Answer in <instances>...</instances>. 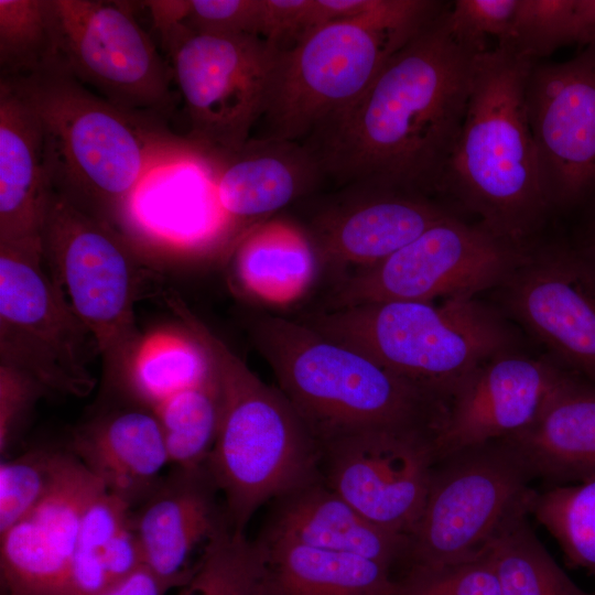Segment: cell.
Returning <instances> with one entry per match:
<instances>
[{
	"label": "cell",
	"mask_w": 595,
	"mask_h": 595,
	"mask_svg": "<svg viewBox=\"0 0 595 595\" xmlns=\"http://www.w3.org/2000/svg\"><path fill=\"white\" fill-rule=\"evenodd\" d=\"M51 195L37 115L17 85L0 77V244L42 240Z\"/></svg>",
	"instance_id": "obj_22"
},
{
	"label": "cell",
	"mask_w": 595,
	"mask_h": 595,
	"mask_svg": "<svg viewBox=\"0 0 595 595\" xmlns=\"http://www.w3.org/2000/svg\"><path fill=\"white\" fill-rule=\"evenodd\" d=\"M322 172L311 150L263 138L220 160L215 186L220 207L235 227L247 228L299 198Z\"/></svg>",
	"instance_id": "obj_24"
},
{
	"label": "cell",
	"mask_w": 595,
	"mask_h": 595,
	"mask_svg": "<svg viewBox=\"0 0 595 595\" xmlns=\"http://www.w3.org/2000/svg\"><path fill=\"white\" fill-rule=\"evenodd\" d=\"M249 333L321 447L369 430L435 434L443 419L446 405L439 399L301 320L260 314Z\"/></svg>",
	"instance_id": "obj_5"
},
{
	"label": "cell",
	"mask_w": 595,
	"mask_h": 595,
	"mask_svg": "<svg viewBox=\"0 0 595 595\" xmlns=\"http://www.w3.org/2000/svg\"><path fill=\"white\" fill-rule=\"evenodd\" d=\"M435 434L369 430L322 445L324 482L370 521L410 536L422 512L433 467Z\"/></svg>",
	"instance_id": "obj_15"
},
{
	"label": "cell",
	"mask_w": 595,
	"mask_h": 595,
	"mask_svg": "<svg viewBox=\"0 0 595 595\" xmlns=\"http://www.w3.org/2000/svg\"><path fill=\"white\" fill-rule=\"evenodd\" d=\"M48 2L56 66L123 110L161 117L172 110V69L127 4Z\"/></svg>",
	"instance_id": "obj_12"
},
{
	"label": "cell",
	"mask_w": 595,
	"mask_h": 595,
	"mask_svg": "<svg viewBox=\"0 0 595 595\" xmlns=\"http://www.w3.org/2000/svg\"><path fill=\"white\" fill-rule=\"evenodd\" d=\"M47 389L23 370L1 361L0 367V453L7 454L20 426Z\"/></svg>",
	"instance_id": "obj_39"
},
{
	"label": "cell",
	"mask_w": 595,
	"mask_h": 595,
	"mask_svg": "<svg viewBox=\"0 0 595 595\" xmlns=\"http://www.w3.org/2000/svg\"><path fill=\"white\" fill-rule=\"evenodd\" d=\"M519 454L496 440L436 461L420 518L409 536L408 567H437L485 552L537 490Z\"/></svg>",
	"instance_id": "obj_9"
},
{
	"label": "cell",
	"mask_w": 595,
	"mask_h": 595,
	"mask_svg": "<svg viewBox=\"0 0 595 595\" xmlns=\"http://www.w3.org/2000/svg\"><path fill=\"white\" fill-rule=\"evenodd\" d=\"M572 376L552 360L509 349L489 358L448 401L434 436L436 461L522 431Z\"/></svg>",
	"instance_id": "obj_17"
},
{
	"label": "cell",
	"mask_w": 595,
	"mask_h": 595,
	"mask_svg": "<svg viewBox=\"0 0 595 595\" xmlns=\"http://www.w3.org/2000/svg\"><path fill=\"white\" fill-rule=\"evenodd\" d=\"M169 591L164 583L142 566L122 581L94 595H165Z\"/></svg>",
	"instance_id": "obj_41"
},
{
	"label": "cell",
	"mask_w": 595,
	"mask_h": 595,
	"mask_svg": "<svg viewBox=\"0 0 595 595\" xmlns=\"http://www.w3.org/2000/svg\"><path fill=\"white\" fill-rule=\"evenodd\" d=\"M43 256L69 304L94 335L109 388L123 391L141 340L134 321L140 269L125 237L52 192Z\"/></svg>",
	"instance_id": "obj_8"
},
{
	"label": "cell",
	"mask_w": 595,
	"mask_h": 595,
	"mask_svg": "<svg viewBox=\"0 0 595 595\" xmlns=\"http://www.w3.org/2000/svg\"><path fill=\"white\" fill-rule=\"evenodd\" d=\"M527 109L551 207L595 202V43L573 58L533 64Z\"/></svg>",
	"instance_id": "obj_14"
},
{
	"label": "cell",
	"mask_w": 595,
	"mask_h": 595,
	"mask_svg": "<svg viewBox=\"0 0 595 595\" xmlns=\"http://www.w3.org/2000/svg\"><path fill=\"white\" fill-rule=\"evenodd\" d=\"M530 515L556 540L569 566L595 576V477L536 491Z\"/></svg>",
	"instance_id": "obj_33"
},
{
	"label": "cell",
	"mask_w": 595,
	"mask_h": 595,
	"mask_svg": "<svg viewBox=\"0 0 595 595\" xmlns=\"http://www.w3.org/2000/svg\"><path fill=\"white\" fill-rule=\"evenodd\" d=\"M263 0H190L185 26L195 34L261 36Z\"/></svg>",
	"instance_id": "obj_38"
},
{
	"label": "cell",
	"mask_w": 595,
	"mask_h": 595,
	"mask_svg": "<svg viewBox=\"0 0 595 595\" xmlns=\"http://www.w3.org/2000/svg\"><path fill=\"white\" fill-rule=\"evenodd\" d=\"M519 0H457L445 13L451 33L477 53L487 50V40L502 46L510 32Z\"/></svg>",
	"instance_id": "obj_37"
},
{
	"label": "cell",
	"mask_w": 595,
	"mask_h": 595,
	"mask_svg": "<svg viewBox=\"0 0 595 595\" xmlns=\"http://www.w3.org/2000/svg\"><path fill=\"white\" fill-rule=\"evenodd\" d=\"M268 595H394L390 567L343 552L259 538Z\"/></svg>",
	"instance_id": "obj_27"
},
{
	"label": "cell",
	"mask_w": 595,
	"mask_h": 595,
	"mask_svg": "<svg viewBox=\"0 0 595 595\" xmlns=\"http://www.w3.org/2000/svg\"><path fill=\"white\" fill-rule=\"evenodd\" d=\"M513 516L487 548L500 595H595L578 587L536 536L528 516Z\"/></svg>",
	"instance_id": "obj_29"
},
{
	"label": "cell",
	"mask_w": 595,
	"mask_h": 595,
	"mask_svg": "<svg viewBox=\"0 0 595 595\" xmlns=\"http://www.w3.org/2000/svg\"><path fill=\"white\" fill-rule=\"evenodd\" d=\"M501 286L512 316L555 364L595 385V257L581 246L527 249Z\"/></svg>",
	"instance_id": "obj_16"
},
{
	"label": "cell",
	"mask_w": 595,
	"mask_h": 595,
	"mask_svg": "<svg viewBox=\"0 0 595 595\" xmlns=\"http://www.w3.org/2000/svg\"><path fill=\"white\" fill-rule=\"evenodd\" d=\"M206 466L173 469L132 511L143 566L170 589L191 576V559L228 524Z\"/></svg>",
	"instance_id": "obj_19"
},
{
	"label": "cell",
	"mask_w": 595,
	"mask_h": 595,
	"mask_svg": "<svg viewBox=\"0 0 595 595\" xmlns=\"http://www.w3.org/2000/svg\"><path fill=\"white\" fill-rule=\"evenodd\" d=\"M501 440L549 487L595 477V385L572 376L529 426Z\"/></svg>",
	"instance_id": "obj_25"
},
{
	"label": "cell",
	"mask_w": 595,
	"mask_h": 595,
	"mask_svg": "<svg viewBox=\"0 0 595 595\" xmlns=\"http://www.w3.org/2000/svg\"><path fill=\"white\" fill-rule=\"evenodd\" d=\"M299 320L369 356L445 405L486 360L510 349L498 314L475 296L440 304L419 301L366 303L317 310Z\"/></svg>",
	"instance_id": "obj_7"
},
{
	"label": "cell",
	"mask_w": 595,
	"mask_h": 595,
	"mask_svg": "<svg viewBox=\"0 0 595 595\" xmlns=\"http://www.w3.org/2000/svg\"><path fill=\"white\" fill-rule=\"evenodd\" d=\"M394 595H500L498 576L486 550L472 559L437 567H408Z\"/></svg>",
	"instance_id": "obj_36"
},
{
	"label": "cell",
	"mask_w": 595,
	"mask_h": 595,
	"mask_svg": "<svg viewBox=\"0 0 595 595\" xmlns=\"http://www.w3.org/2000/svg\"><path fill=\"white\" fill-rule=\"evenodd\" d=\"M104 489L68 452L47 494L0 534L1 581L7 595H63L84 513Z\"/></svg>",
	"instance_id": "obj_18"
},
{
	"label": "cell",
	"mask_w": 595,
	"mask_h": 595,
	"mask_svg": "<svg viewBox=\"0 0 595 595\" xmlns=\"http://www.w3.org/2000/svg\"><path fill=\"white\" fill-rule=\"evenodd\" d=\"M166 302L217 376L220 419L205 466L224 496L229 527L245 533L262 505L322 478L321 445L280 389L263 382L176 295Z\"/></svg>",
	"instance_id": "obj_4"
},
{
	"label": "cell",
	"mask_w": 595,
	"mask_h": 595,
	"mask_svg": "<svg viewBox=\"0 0 595 595\" xmlns=\"http://www.w3.org/2000/svg\"><path fill=\"white\" fill-rule=\"evenodd\" d=\"M177 595H268L262 549L227 524L205 548Z\"/></svg>",
	"instance_id": "obj_32"
},
{
	"label": "cell",
	"mask_w": 595,
	"mask_h": 595,
	"mask_svg": "<svg viewBox=\"0 0 595 595\" xmlns=\"http://www.w3.org/2000/svg\"><path fill=\"white\" fill-rule=\"evenodd\" d=\"M446 10L314 134L318 147L311 152L322 172L363 188L422 196L441 191L478 54L451 33Z\"/></svg>",
	"instance_id": "obj_1"
},
{
	"label": "cell",
	"mask_w": 595,
	"mask_h": 595,
	"mask_svg": "<svg viewBox=\"0 0 595 595\" xmlns=\"http://www.w3.org/2000/svg\"><path fill=\"white\" fill-rule=\"evenodd\" d=\"M533 64L500 46L476 55L441 188L477 215L480 226L522 249L551 208L527 109Z\"/></svg>",
	"instance_id": "obj_3"
},
{
	"label": "cell",
	"mask_w": 595,
	"mask_h": 595,
	"mask_svg": "<svg viewBox=\"0 0 595 595\" xmlns=\"http://www.w3.org/2000/svg\"><path fill=\"white\" fill-rule=\"evenodd\" d=\"M315 0H263L261 37L286 50L314 29Z\"/></svg>",
	"instance_id": "obj_40"
},
{
	"label": "cell",
	"mask_w": 595,
	"mask_h": 595,
	"mask_svg": "<svg viewBox=\"0 0 595 595\" xmlns=\"http://www.w3.org/2000/svg\"><path fill=\"white\" fill-rule=\"evenodd\" d=\"M594 43L595 0H519L500 47L536 63L560 47Z\"/></svg>",
	"instance_id": "obj_30"
},
{
	"label": "cell",
	"mask_w": 595,
	"mask_h": 595,
	"mask_svg": "<svg viewBox=\"0 0 595 595\" xmlns=\"http://www.w3.org/2000/svg\"><path fill=\"white\" fill-rule=\"evenodd\" d=\"M68 452L131 508L149 496L170 464L159 421L144 408L111 412L82 425Z\"/></svg>",
	"instance_id": "obj_23"
},
{
	"label": "cell",
	"mask_w": 595,
	"mask_h": 595,
	"mask_svg": "<svg viewBox=\"0 0 595 595\" xmlns=\"http://www.w3.org/2000/svg\"><path fill=\"white\" fill-rule=\"evenodd\" d=\"M220 408V387L214 370L205 382L174 394L151 411L161 426L173 467L198 468L206 464L217 435Z\"/></svg>",
	"instance_id": "obj_31"
},
{
	"label": "cell",
	"mask_w": 595,
	"mask_h": 595,
	"mask_svg": "<svg viewBox=\"0 0 595 595\" xmlns=\"http://www.w3.org/2000/svg\"><path fill=\"white\" fill-rule=\"evenodd\" d=\"M278 50L258 35L188 33L169 53L191 126L190 140L226 158L262 118Z\"/></svg>",
	"instance_id": "obj_13"
},
{
	"label": "cell",
	"mask_w": 595,
	"mask_h": 595,
	"mask_svg": "<svg viewBox=\"0 0 595 595\" xmlns=\"http://www.w3.org/2000/svg\"><path fill=\"white\" fill-rule=\"evenodd\" d=\"M444 10L439 1L374 0L364 15L317 26L278 51L262 116L266 138L295 142L315 134Z\"/></svg>",
	"instance_id": "obj_6"
},
{
	"label": "cell",
	"mask_w": 595,
	"mask_h": 595,
	"mask_svg": "<svg viewBox=\"0 0 595 595\" xmlns=\"http://www.w3.org/2000/svg\"><path fill=\"white\" fill-rule=\"evenodd\" d=\"M263 539L359 555L391 566L405 561L409 537L370 521L322 478L278 499Z\"/></svg>",
	"instance_id": "obj_21"
},
{
	"label": "cell",
	"mask_w": 595,
	"mask_h": 595,
	"mask_svg": "<svg viewBox=\"0 0 595 595\" xmlns=\"http://www.w3.org/2000/svg\"><path fill=\"white\" fill-rule=\"evenodd\" d=\"M234 270L241 288L275 306L302 299L320 268L309 234L294 223L270 218L249 228L232 248Z\"/></svg>",
	"instance_id": "obj_26"
},
{
	"label": "cell",
	"mask_w": 595,
	"mask_h": 595,
	"mask_svg": "<svg viewBox=\"0 0 595 595\" xmlns=\"http://www.w3.org/2000/svg\"><path fill=\"white\" fill-rule=\"evenodd\" d=\"M526 251L452 214L381 262L342 277L320 310L474 296L501 286Z\"/></svg>",
	"instance_id": "obj_10"
},
{
	"label": "cell",
	"mask_w": 595,
	"mask_h": 595,
	"mask_svg": "<svg viewBox=\"0 0 595 595\" xmlns=\"http://www.w3.org/2000/svg\"><path fill=\"white\" fill-rule=\"evenodd\" d=\"M589 207H592L593 214L585 235V241L581 247L595 257V202Z\"/></svg>",
	"instance_id": "obj_42"
},
{
	"label": "cell",
	"mask_w": 595,
	"mask_h": 595,
	"mask_svg": "<svg viewBox=\"0 0 595 595\" xmlns=\"http://www.w3.org/2000/svg\"><path fill=\"white\" fill-rule=\"evenodd\" d=\"M68 452L31 450L0 464V534L26 516L58 477Z\"/></svg>",
	"instance_id": "obj_35"
},
{
	"label": "cell",
	"mask_w": 595,
	"mask_h": 595,
	"mask_svg": "<svg viewBox=\"0 0 595 595\" xmlns=\"http://www.w3.org/2000/svg\"><path fill=\"white\" fill-rule=\"evenodd\" d=\"M360 196L321 213L310 235L320 266L372 267L452 215L428 196L361 188Z\"/></svg>",
	"instance_id": "obj_20"
},
{
	"label": "cell",
	"mask_w": 595,
	"mask_h": 595,
	"mask_svg": "<svg viewBox=\"0 0 595 595\" xmlns=\"http://www.w3.org/2000/svg\"><path fill=\"white\" fill-rule=\"evenodd\" d=\"M213 375L212 361L193 335L155 331L141 338L122 392L152 411Z\"/></svg>",
	"instance_id": "obj_28"
},
{
	"label": "cell",
	"mask_w": 595,
	"mask_h": 595,
	"mask_svg": "<svg viewBox=\"0 0 595 595\" xmlns=\"http://www.w3.org/2000/svg\"><path fill=\"white\" fill-rule=\"evenodd\" d=\"M43 259L42 240L0 244L1 361L48 391L85 396L95 383L88 364L98 345Z\"/></svg>",
	"instance_id": "obj_11"
},
{
	"label": "cell",
	"mask_w": 595,
	"mask_h": 595,
	"mask_svg": "<svg viewBox=\"0 0 595 595\" xmlns=\"http://www.w3.org/2000/svg\"><path fill=\"white\" fill-rule=\"evenodd\" d=\"M55 63L48 0H0V77L41 73Z\"/></svg>",
	"instance_id": "obj_34"
},
{
	"label": "cell",
	"mask_w": 595,
	"mask_h": 595,
	"mask_svg": "<svg viewBox=\"0 0 595 595\" xmlns=\"http://www.w3.org/2000/svg\"><path fill=\"white\" fill-rule=\"evenodd\" d=\"M3 78L37 115L52 192L117 229L152 172L206 153L190 139L163 132L154 116L112 105L56 65Z\"/></svg>",
	"instance_id": "obj_2"
}]
</instances>
